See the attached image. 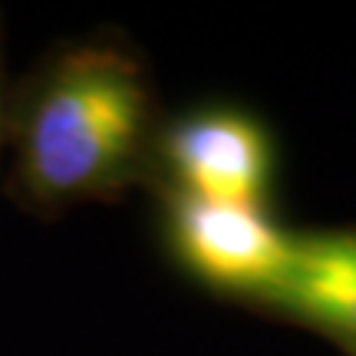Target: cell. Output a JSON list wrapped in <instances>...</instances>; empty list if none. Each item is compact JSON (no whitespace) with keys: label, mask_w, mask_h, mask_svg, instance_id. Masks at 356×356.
Masks as SVG:
<instances>
[{"label":"cell","mask_w":356,"mask_h":356,"mask_svg":"<svg viewBox=\"0 0 356 356\" xmlns=\"http://www.w3.org/2000/svg\"><path fill=\"white\" fill-rule=\"evenodd\" d=\"M155 92L122 40L53 53L7 102L17 202L40 215L109 198L152 172Z\"/></svg>","instance_id":"obj_1"},{"label":"cell","mask_w":356,"mask_h":356,"mask_svg":"<svg viewBox=\"0 0 356 356\" xmlns=\"http://www.w3.org/2000/svg\"><path fill=\"white\" fill-rule=\"evenodd\" d=\"M162 231L185 274L251 307H264L284 277L293 234L264 204L211 202L172 188H162Z\"/></svg>","instance_id":"obj_2"},{"label":"cell","mask_w":356,"mask_h":356,"mask_svg":"<svg viewBox=\"0 0 356 356\" xmlns=\"http://www.w3.org/2000/svg\"><path fill=\"white\" fill-rule=\"evenodd\" d=\"M152 168L165 175L162 188L264 204L274 178V142L254 115L234 106H202L159 126Z\"/></svg>","instance_id":"obj_3"},{"label":"cell","mask_w":356,"mask_h":356,"mask_svg":"<svg viewBox=\"0 0 356 356\" xmlns=\"http://www.w3.org/2000/svg\"><path fill=\"white\" fill-rule=\"evenodd\" d=\"M261 310L293 320L356 356V228L293 231L284 277Z\"/></svg>","instance_id":"obj_4"},{"label":"cell","mask_w":356,"mask_h":356,"mask_svg":"<svg viewBox=\"0 0 356 356\" xmlns=\"http://www.w3.org/2000/svg\"><path fill=\"white\" fill-rule=\"evenodd\" d=\"M7 79H3V53H0V145L7 139Z\"/></svg>","instance_id":"obj_5"}]
</instances>
